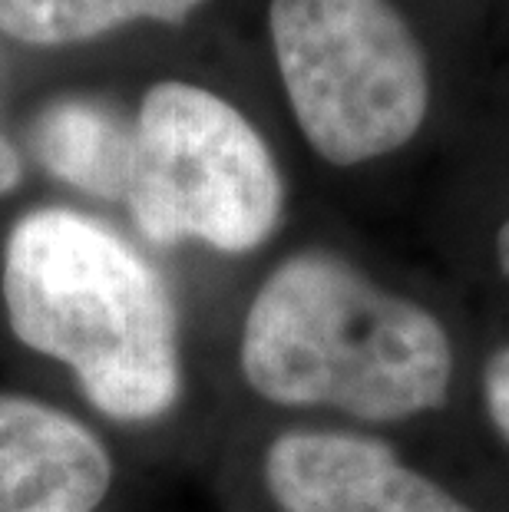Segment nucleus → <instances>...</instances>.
Listing matches in <instances>:
<instances>
[{
	"instance_id": "obj_1",
	"label": "nucleus",
	"mask_w": 509,
	"mask_h": 512,
	"mask_svg": "<svg viewBox=\"0 0 509 512\" xmlns=\"http://www.w3.org/2000/svg\"><path fill=\"white\" fill-rule=\"evenodd\" d=\"M242 370L265 400L404 420L443 403L453 351L440 321L414 301L331 255H298L255 294Z\"/></svg>"
},
{
	"instance_id": "obj_2",
	"label": "nucleus",
	"mask_w": 509,
	"mask_h": 512,
	"mask_svg": "<svg viewBox=\"0 0 509 512\" xmlns=\"http://www.w3.org/2000/svg\"><path fill=\"white\" fill-rule=\"evenodd\" d=\"M14 334L80 377L116 420H149L179 397L176 314L166 285L123 238L47 209L14 228L4 258Z\"/></svg>"
},
{
	"instance_id": "obj_3",
	"label": "nucleus",
	"mask_w": 509,
	"mask_h": 512,
	"mask_svg": "<svg viewBox=\"0 0 509 512\" xmlns=\"http://www.w3.org/2000/svg\"><path fill=\"white\" fill-rule=\"evenodd\" d=\"M268 20L291 110L314 152L357 166L414 139L430 73L391 0H272Z\"/></svg>"
},
{
	"instance_id": "obj_4",
	"label": "nucleus",
	"mask_w": 509,
	"mask_h": 512,
	"mask_svg": "<svg viewBox=\"0 0 509 512\" xmlns=\"http://www.w3.org/2000/svg\"><path fill=\"white\" fill-rule=\"evenodd\" d=\"M129 209L149 242L252 252L275 232L281 179L252 123L209 90L159 83L133 129Z\"/></svg>"
},
{
	"instance_id": "obj_5",
	"label": "nucleus",
	"mask_w": 509,
	"mask_h": 512,
	"mask_svg": "<svg viewBox=\"0 0 509 512\" xmlns=\"http://www.w3.org/2000/svg\"><path fill=\"white\" fill-rule=\"evenodd\" d=\"M265 479L281 512H473L387 446L348 433H285Z\"/></svg>"
},
{
	"instance_id": "obj_6",
	"label": "nucleus",
	"mask_w": 509,
	"mask_h": 512,
	"mask_svg": "<svg viewBox=\"0 0 509 512\" xmlns=\"http://www.w3.org/2000/svg\"><path fill=\"white\" fill-rule=\"evenodd\" d=\"M110 456L90 430L37 400L0 397V512H90Z\"/></svg>"
},
{
	"instance_id": "obj_7",
	"label": "nucleus",
	"mask_w": 509,
	"mask_h": 512,
	"mask_svg": "<svg viewBox=\"0 0 509 512\" xmlns=\"http://www.w3.org/2000/svg\"><path fill=\"white\" fill-rule=\"evenodd\" d=\"M34 152L53 176L100 199H119L129 189L133 129L106 106L86 100L50 106L34 126Z\"/></svg>"
},
{
	"instance_id": "obj_8",
	"label": "nucleus",
	"mask_w": 509,
	"mask_h": 512,
	"mask_svg": "<svg viewBox=\"0 0 509 512\" xmlns=\"http://www.w3.org/2000/svg\"><path fill=\"white\" fill-rule=\"evenodd\" d=\"M199 0H0V30L27 43H73L136 17L182 20Z\"/></svg>"
},
{
	"instance_id": "obj_9",
	"label": "nucleus",
	"mask_w": 509,
	"mask_h": 512,
	"mask_svg": "<svg viewBox=\"0 0 509 512\" xmlns=\"http://www.w3.org/2000/svg\"><path fill=\"white\" fill-rule=\"evenodd\" d=\"M483 394H486V407H490L496 430H500L503 440L509 443V347L496 351L490 357V364H486Z\"/></svg>"
},
{
	"instance_id": "obj_10",
	"label": "nucleus",
	"mask_w": 509,
	"mask_h": 512,
	"mask_svg": "<svg viewBox=\"0 0 509 512\" xmlns=\"http://www.w3.org/2000/svg\"><path fill=\"white\" fill-rule=\"evenodd\" d=\"M17 179H20V159L10 149L7 139H0V192H7Z\"/></svg>"
},
{
	"instance_id": "obj_11",
	"label": "nucleus",
	"mask_w": 509,
	"mask_h": 512,
	"mask_svg": "<svg viewBox=\"0 0 509 512\" xmlns=\"http://www.w3.org/2000/svg\"><path fill=\"white\" fill-rule=\"evenodd\" d=\"M496 258H500V268L509 275V219L503 222L500 235H496Z\"/></svg>"
}]
</instances>
